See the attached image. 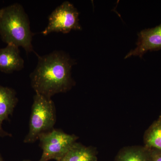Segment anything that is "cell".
Instances as JSON below:
<instances>
[{
	"instance_id": "7c38bea8",
	"label": "cell",
	"mask_w": 161,
	"mask_h": 161,
	"mask_svg": "<svg viewBox=\"0 0 161 161\" xmlns=\"http://www.w3.org/2000/svg\"><path fill=\"white\" fill-rule=\"evenodd\" d=\"M150 150L152 161H161V150L155 149H150Z\"/></svg>"
},
{
	"instance_id": "ba28073f",
	"label": "cell",
	"mask_w": 161,
	"mask_h": 161,
	"mask_svg": "<svg viewBox=\"0 0 161 161\" xmlns=\"http://www.w3.org/2000/svg\"><path fill=\"white\" fill-rule=\"evenodd\" d=\"M24 67V61L20 54L19 47L7 44L0 48V71L6 74H11L21 70Z\"/></svg>"
},
{
	"instance_id": "5b68a950",
	"label": "cell",
	"mask_w": 161,
	"mask_h": 161,
	"mask_svg": "<svg viewBox=\"0 0 161 161\" xmlns=\"http://www.w3.org/2000/svg\"><path fill=\"white\" fill-rule=\"evenodd\" d=\"M79 13L73 4L64 2L58 6L50 15L48 23L42 32L43 36L52 32L67 34L72 30H80Z\"/></svg>"
},
{
	"instance_id": "5bb4252c",
	"label": "cell",
	"mask_w": 161,
	"mask_h": 161,
	"mask_svg": "<svg viewBox=\"0 0 161 161\" xmlns=\"http://www.w3.org/2000/svg\"><path fill=\"white\" fill-rule=\"evenodd\" d=\"M22 161H32L30 160H23Z\"/></svg>"
},
{
	"instance_id": "277c9868",
	"label": "cell",
	"mask_w": 161,
	"mask_h": 161,
	"mask_svg": "<svg viewBox=\"0 0 161 161\" xmlns=\"http://www.w3.org/2000/svg\"><path fill=\"white\" fill-rule=\"evenodd\" d=\"M78 139L75 134H67L60 129H54L42 134L38 139L43 151L39 161H60Z\"/></svg>"
},
{
	"instance_id": "52a82bcc",
	"label": "cell",
	"mask_w": 161,
	"mask_h": 161,
	"mask_svg": "<svg viewBox=\"0 0 161 161\" xmlns=\"http://www.w3.org/2000/svg\"><path fill=\"white\" fill-rule=\"evenodd\" d=\"M18 103L16 92L13 89L0 85V137L11 136V134L3 130L2 125L5 120H9Z\"/></svg>"
},
{
	"instance_id": "9c48e42d",
	"label": "cell",
	"mask_w": 161,
	"mask_h": 161,
	"mask_svg": "<svg viewBox=\"0 0 161 161\" xmlns=\"http://www.w3.org/2000/svg\"><path fill=\"white\" fill-rule=\"evenodd\" d=\"M97 155L95 147L76 142L60 161H97Z\"/></svg>"
},
{
	"instance_id": "4fadbf2b",
	"label": "cell",
	"mask_w": 161,
	"mask_h": 161,
	"mask_svg": "<svg viewBox=\"0 0 161 161\" xmlns=\"http://www.w3.org/2000/svg\"><path fill=\"white\" fill-rule=\"evenodd\" d=\"M0 161H5L3 159V157H2V155H1V153H0Z\"/></svg>"
},
{
	"instance_id": "6da1fadb",
	"label": "cell",
	"mask_w": 161,
	"mask_h": 161,
	"mask_svg": "<svg viewBox=\"0 0 161 161\" xmlns=\"http://www.w3.org/2000/svg\"><path fill=\"white\" fill-rule=\"evenodd\" d=\"M31 74V86L36 94L51 98L52 96L68 92L75 85L71 70L75 60L62 51H54L40 56Z\"/></svg>"
},
{
	"instance_id": "3957f363",
	"label": "cell",
	"mask_w": 161,
	"mask_h": 161,
	"mask_svg": "<svg viewBox=\"0 0 161 161\" xmlns=\"http://www.w3.org/2000/svg\"><path fill=\"white\" fill-rule=\"evenodd\" d=\"M56 120V108L51 98L36 93L31 107L29 131L24 142H35L40 135L53 130Z\"/></svg>"
},
{
	"instance_id": "9a60e30c",
	"label": "cell",
	"mask_w": 161,
	"mask_h": 161,
	"mask_svg": "<svg viewBox=\"0 0 161 161\" xmlns=\"http://www.w3.org/2000/svg\"><path fill=\"white\" fill-rule=\"evenodd\" d=\"M160 116V117H161V115H160V116Z\"/></svg>"
},
{
	"instance_id": "30bf717a",
	"label": "cell",
	"mask_w": 161,
	"mask_h": 161,
	"mask_svg": "<svg viewBox=\"0 0 161 161\" xmlns=\"http://www.w3.org/2000/svg\"><path fill=\"white\" fill-rule=\"evenodd\" d=\"M114 161H152V159L150 148L145 146H132L120 149Z\"/></svg>"
},
{
	"instance_id": "7a4b0ae2",
	"label": "cell",
	"mask_w": 161,
	"mask_h": 161,
	"mask_svg": "<svg viewBox=\"0 0 161 161\" xmlns=\"http://www.w3.org/2000/svg\"><path fill=\"white\" fill-rule=\"evenodd\" d=\"M0 36L7 44L22 47L27 53L34 52V34L28 15L22 5L15 3L0 9Z\"/></svg>"
},
{
	"instance_id": "8992f818",
	"label": "cell",
	"mask_w": 161,
	"mask_h": 161,
	"mask_svg": "<svg viewBox=\"0 0 161 161\" xmlns=\"http://www.w3.org/2000/svg\"><path fill=\"white\" fill-rule=\"evenodd\" d=\"M138 36L137 46L125 56V59L132 56L142 58L148 51L161 49V23L155 27L142 31Z\"/></svg>"
},
{
	"instance_id": "8fae6325",
	"label": "cell",
	"mask_w": 161,
	"mask_h": 161,
	"mask_svg": "<svg viewBox=\"0 0 161 161\" xmlns=\"http://www.w3.org/2000/svg\"><path fill=\"white\" fill-rule=\"evenodd\" d=\"M145 146L161 150V117L154 121L144 133Z\"/></svg>"
}]
</instances>
